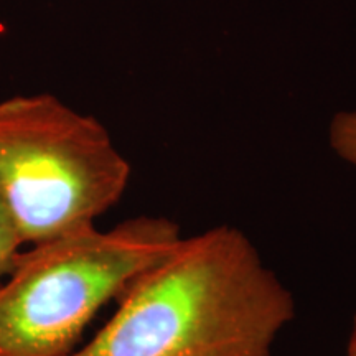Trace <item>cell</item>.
Here are the masks:
<instances>
[{
    "label": "cell",
    "mask_w": 356,
    "mask_h": 356,
    "mask_svg": "<svg viewBox=\"0 0 356 356\" xmlns=\"http://www.w3.org/2000/svg\"><path fill=\"white\" fill-rule=\"evenodd\" d=\"M296 299L254 243L221 225L142 273L95 338L70 356H273Z\"/></svg>",
    "instance_id": "6da1fadb"
},
{
    "label": "cell",
    "mask_w": 356,
    "mask_h": 356,
    "mask_svg": "<svg viewBox=\"0 0 356 356\" xmlns=\"http://www.w3.org/2000/svg\"><path fill=\"white\" fill-rule=\"evenodd\" d=\"M181 239L163 216L96 225L26 246L0 282V356H70L109 302Z\"/></svg>",
    "instance_id": "7a4b0ae2"
},
{
    "label": "cell",
    "mask_w": 356,
    "mask_h": 356,
    "mask_svg": "<svg viewBox=\"0 0 356 356\" xmlns=\"http://www.w3.org/2000/svg\"><path fill=\"white\" fill-rule=\"evenodd\" d=\"M129 178L96 118L48 92L0 99V198L25 248L95 225Z\"/></svg>",
    "instance_id": "3957f363"
},
{
    "label": "cell",
    "mask_w": 356,
    "mask_h": 356,
    "mask_svg": "<svg viewBox=\"0 0 356 356\" xmlns=\"http://www.w3.org/2000/svg\"><path fill=\"white\" fill-rule=\"evenodd\" d=\"M328 142L338 157L356 167V111L338 113L332 119Z\"/></svg>",
    "instance_id": "277c9868"
},
{
    "label": "cell",
    "mask_w": 356,
    "mask_h": 356,
    "mask_svg": "<svg viewBox=\"0 0 356 356\" xmlns=\"http://www.w3.org/2000/svg\"><path fill=\"white\" fill-rule=\"evenodd\" d=\"M24 248V243L17 233L15 222L8 213L6 203L0 198V282L10 273L17 256Z\"/></svg>",
    "instance_id": "5b68a950"
},
{
    "label": "cell",
    "mask_w": 356,
    "mask_h": 356,
    "mask_svg": "<svg viewBox=\"0 0 356 356\" xmlns=\"http://www.w3.org/2000/svg\"><path fill=\"white\" fill-rule=\"evenodd\" d=\"M346 356H356V317L353 323V332H351L350 341H348V350H346Z\"/></svg>",
    "instance_id": "8992f818"
}]
</instances>
